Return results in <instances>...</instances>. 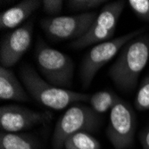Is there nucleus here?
Masks as SVG:
<instances>
[{
    "label": "nucleus",
    "mask_w": 149,
    "mask_h": 149,
    "mask_svg": "<svg viewBox=\"0 0 149 149\" xmlns=\"http://www.w3.org/2000/svg\"><path fill=\"white\" fill-rule=\"evenodd\" d=\"M18 80L15 72L10 68L0 67V98L1 100H13L18 102H27L29 96Z\"/></svg>",
    "instance_id": "nucleus-12"
},
{
    "label": "nucleus",
    "mask_w": 149,
    "mask_h": 149,
    "mask_svg": "<svg viewBox=\"0 0 149 149\" xmlns=\"http://www.w3.org/2000/svg\"><path fill=\"white\" fill-rule=\"evenodd\" d=\"M65 149H101L100 142L88 132L75 133L64 142Z\"/></svg>",
    "instance_id": "nucleus-15"
},
{
    "label": "nucleus",
    "mask_w": 149,
    "mask_h": 149,
    "mask_svg": "<svg viewBox=\"0 0 149 149\" xmlns=\"http://www.w3.org/2000/svg\"><path fill=\"white\" fill-rule=\"evenodd\" d=\"M126 3L120 0L106 4L97 15L88 32L81 38L73 40L70 44L71 47L82 49L88 46L111 40Z\"/></svg>",
    "instance_id": "nucleus-7"
},
{
    "label": "nucleus",
    "mask_w": 149,
    "mask_h": 149,
    "mask_svg": "<svg viewBox=\"0 0 149 149\" xmlns=\"http://www.w3.org/2000/svg\"><path fill=\"white\" fill-rule=\"evenodd\" d=\"M127 4L139 19L149 22V0H129Z\"/></svg>",
    "instance_id": "nucleus-18"
},
{
    "label": "nucleus",
    "mask_w": 149,
    "mask_h": 149,
    "mask_svg": "<svg viewBox=\"0 0 149 149\" xmlns=\"http://www.w3.org/2000/svg\"><path fill=\"white\" fill-rule=\"evenodd\" d=\"M148 61L149 37L139 36L121 48L108 73L120 90L130 93L136 88L139 77Z\"/></svg>",
    "instance_id": "nucleus-1"
},
{
    "label": "nucleus",
    "mask_w": 149,
    "mask_h": 149,
    "mask_svg": "<svg viewBox=\"0 0 149 149\" xmlns=\"http://www.w3.org/2000/svg\"><path fill=\"white\" fill-rule=\"evenodd\" d=\"M42 5L39 0H24L1 13L0 28L1 30H15L22 26L32 13Z\"/></svg>",
    "instance_id": "nucleus-11"
},
{
    "label": "nucleus",
    "mask_w": 149,
    "mask_h": 149,
    "mask_svg": "<svg viewBox=\"0 0 149 149\" xmlns=\"http://www.w3.org/2000/svg\"><path fill=\"white\" fill-rule=\"evenodd\" d=\"M134 105L138 111H149V74L141 81L135 97Z\"/></svg>",
    "instance_id": "nucleus-16"
},
{
    "label": "nucleus",
    "mask_w": 149,
    "mask_h": 149,
    "mask_svg": "<svg viewBox=\"0 0 149 149\" xmlns=\"http://www.w3.org/2000/svg\"><path fill=\"white\" fill-rule=\"evenodd\" d=\"M50 111L37 112L15 104H6L0 108L1 131L19 133L36 125L44 124L52 120Z\"/></svg>",
    "instance_id": "nucleus-9"
},
{
    "label": "nucleus",
    "mask_w": 149,
    "mask_h": 149,
    "mask_svg": "<svg viewBox=\"0 0 149 149\" xmlns=\"http://www.w3.org/2000/svg\"><path fill=\"white\" fill-rule=\"evenodd\" d=\"M137 118L132 106L120 97L110 111L106 136L114 149H128L134 143Z\"/></svg>",
    "instance_id": "nucleus-6"
},
{
    "label": "nucleus",
    "mask_w": 149,
    "mask_h": 149,
    "mask_svg": "<svg viewBox=\"0 0 149 149\" xmlns=\"http://www.w3.org/2000/svg\"><path fill=\"white\" fill-rule=\"evenodd\" d=\"M145 30L140 29L94 46L82 60L80 79L84 88H88L97 72L111 61L130 40L139 37Z\"/></svg>",
    "instance_id": "nucleus-5"
},
{
    "label": "nucleus",
    "mask_w": 149,
    "mask_h": 149,
    "mask_svg": "<svg viewBox=\"0 0 149 149\" xmlns=\"http://www.w3.org/2000/svg\"><path fill=\"white\" fill-rule=\"evenodd\" d=\"M102 123L100 114L91 107L77 104L65 111L56 124L52 137L53 149L64 148V142L78 132H94Z\"/></svg>",
    "instance_id": "nucleus-4"
},
{
    "label": "nucleus",
    "mask_w": 149,
    "mask_h": 149,
    "mask_svg": "<svg viewBox=\"0 0 149 149\" xmlns=\"http://www.w3.org/2000/svg\"><path fill=\"white\" fill-rule=\"evenodd\" d=\"M119 97L115 93L110 90H101L90 95L88 103L95 112L102 114L111 111Z\"/></svg>",
    "instance_id": "nucleus-14"
},
{
    "label": "nucleus",
    "mask_w": 149,
    "mask_h": 149,
    "mask_svg": "<svg viewBox=\"0 0 149 149\" xmlns=\"http://www.w3.org/2000/svg\"><path fill=\"white\" fill-rule=\"evenodd\" d=\"M139 139L143 149H149V124L140 131Z\"/></svg>",
    "instance_id": "nucleus-20"
},
{
    "label": "nucleus",
    "mask_w": 149,
    "mask_h": 149,
    "mask_svg": "<svg viewBox=\"0 0 149 149\" xmlns=\"http://www.w3.org/2000/svg\"><path fill=\"white\" fill-rule=\"evenodd\" d=\"M19 76L25 89L39 104L56 111L75 103L88 102L90 95L53 86L43 79L31 64H23Z\"/></svg>",
    "instance_id": "nucleus-2"
},
{
    "label": "nucleus",
    "mask_w": 149,
    "mask_h": 149,
    "mask_svg": "<svg viewBox=\"0 0 149 149\" xmlns=\"http://www.w3.org/2000/svg\"><path fill=\"white\" fill-rule=\"evenodd\" d=\"M63 6V0H42L43 11L54 17L62 12Z\"/></svg>",
    "instance_id": "nucleus-19"
},
{
    "label": "nucleus",
    "mask_w": 149,
    "mask_h": 149,
    "mask_svg": "<svg viewBox=\"0 0 149 149\" xmlns=\"http://www.w3.org/2000/svg\"><path fill=\"white\" fill-rule=\"evenodd\" d=\"M34 56L40 73L48 83L61 88L72 87L74 63L69 56L49 47L40 38Z\"/></svg>",
    "instance_id": "nucleus-3"
},
{
    "label": "nucleus",
    "mask_w": 149,
    "mask_h": 149,
    "mask_svg": "<svg viewBox=\"0 0 149 149\" xmlns=\"http://www.w3.org/2000/svg\"><path fill=\"white\" fill-rule=\"evenodd\" d=\"M97 16V12L77 15L46 17L39 21L45 34L54 41L76 40L85 35Z\"/></svg>",
    "instance_id": "nucleus-8"
},
{
    "label": "nucleus",
    "mask_w": 149,
    "mask_h": 149,
    "mask_svg": "<svg viewBox=\"0 0 149 149\" xmlns=\"http://www.w3.org/2000/svg\"><path fill=\"white\" fill-rule=\"evenodd\" d=\"M41 146L38 139L31 134L10 133L1 131L0 133V149H40Z\"/></svg>",
    "instance_id": "nucleus-13"
},
{
    "label": "nucleus",
    "mask_w": 149,
    "mask_h": 149,
    "mask_svg": "<svg viewBox=\"0 0 149 149\" xmlns=\"http://www.w3.org/2000/svg\"><path fill=\"white\" fill-rule=\"evenodd\" d=\"M33 26L34 19L31 18L3 37L0 47L1 66L11 68L28 51L32 42Z\"/></svg>",
    "instance_id": "nucleus-10"
},
{
    "label": "nucleus",
    "mask_w": 149,
    "mask_h": 149,
    "mask_svg": "<svg viewBox=\"0 0 149 149\" xmlns=\"http://www.w3.org/2000/svg\"><path fill=\"white\" fill-rule=\"evenodd\" d=\"M108 3L104 0H69L67 1V8L70 11L80 12L81 13H91L101 5Z\"/></svg>",
    "instance_id": "nucleus-17"
}]
</instances>
